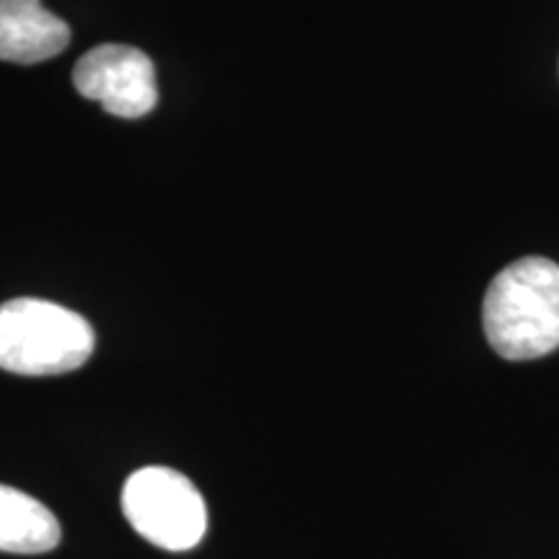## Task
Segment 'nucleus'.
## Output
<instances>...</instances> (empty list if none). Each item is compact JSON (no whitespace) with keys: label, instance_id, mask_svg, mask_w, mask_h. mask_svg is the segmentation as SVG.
<instances>
[{"label":"nucleus","instance_id":"obj_1","mask_svg":"<svg viewBox=\"0 0 559 559\" xmlns=\"http://www.w3.org/2000/svg\"><path fill=\"white\" fill-rule=\"evenodd\" d=\"M481 324L506 360H536L559 347V264L547 257L510 262L489 283Z\"/></svg>","mask_w":559,"mask_h":559},{"label":"nucleus","instance_id":"obj_2","mask_svg":"<svg viewBox=\"0 0 559 559\" xmlns=\"http://www.w3.org/2000/svg\"><path fill=\"white\" fill-rule=\"evenodd\" d=\"M94 330L81 313L41 298L0 304V368L19 376H60L94 353Z\"/></svg>","mask_w":559,"mask_h":559},{"label":"nucleus","instance_id":"obj_3","mask_svg":"<svg viewBox=\"0 0 559 559\" xmlns=\"http://www.w3.org/2000/svg\"><path fill=\"white\" fill-rule=\"evenodd\" d=\"M122 513L143 539L169 551L194 549L207 531L200 489L169 466H145L122 487Z\"/></svg>","mask_w":559,"mask_h":559},{"label":"nucleus","instance_id":"obj_4","mask_svg":"<svg viewBox=\"0 0 559 559\" xmlns=\"http://www.w3.org/2000/svg\"><path fill=\"white\" fill-rule=\"evenodd\" d=\"M81 96L102 104L109 115L138 120L158 104L156 68L145 52L128 45H99L73 68Z\"/></svg>","mask_w":559,"mask_h":559},{"label":"nucleus","instance_id":"obj_5","mask_svg":"<svg viewBox=\"0 0 559 559\" xmlns=\"http://www.w3.org/2000/svg\"><path fill=\"white\" fill-rule=\"evenodd\" d=\"M70 41V26L41 0H0V60L34 66L60 55Z\"/></svg>","mask_w":559,"mask_h":559},{"label":"nucleus","instance_id":"obj_6","mask_svg":"<svg viewBox=\"0 0 559 559\" xmlns=\"http://www.w3.org/2000/svg\"><path fill=\"white\" fill-rule=\"evenodd\" d=\"M60 539V521L50 508L16 487L0 485V551L45 555Z\"/></svg>","mask_w":559,"mask_h":559}]
</instances>
